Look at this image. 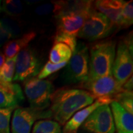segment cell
<instances>
[{"label":"cell","mask_w":133,"mask_h":133,"mask_svg":"<svg viewBox=\"0 0 133 133\" xmlns=\"http://www.w3.org/2000/svg\"><path fill=\"white\" fill-rule=\"evenodd\" d=\"M81 87L90 92L95 98H107L112 101L115 95L121 92L122 85L112 76H104L94 80H87L81 83Z\"/></svg>","instance_id":"9"},{"label":"cell","mask_w":133,"mask_h":133,"mask_svg":"<svg viewBox=\"0 0 133 133\" xmlns=\"http://www.w3.org/2000/svg\"><path fill=\"white\" fill-rule=\"evenodd\" d=\"M5 62V56H4L3 52H2L0 51V69L2 68V66L3 65V64Z\"/></svg>","instance_id":"30"},{"label":"cell","mask_w":133,"mask_h":133,"mask_svg":"<svg viewBox=\"0 0 133 133\" xmlns=\"http://www.w3.org/2000/svg\"><path fill=\"white\" fill-rule=\"evenodd\" d=\"M41 118H51L50 110L38 111L32 108H16L10 133H30L35 121Z\"/></svg>","instance_id":"10"},{"label":"cell","mask_w":133,"mask_h":133,"mask_svg":"<svg viewBox=\"0 0 133 133\" xmlns=\"http://www.w3.org/2000/svg\"><path fill=\"white\" fill-rule=\"evenodd\" d=\"M0 24L12 36L13 38L18 37L21 34V27L16 22L12 19L3 18L0 19Z\"/></svg>","instance_id":"24"},{"label":"cell","mask_w":133,"mask_h":133,"mask_svg":"<svg viewBox=\"0 0 133 133\" xmlns=\"http://www.w3.org/2000/svg\"><path fill=\"white\" fill-rule=\"evenodd\" d=\"M124 2L125 1L123 0H98L94 2L93 6L97 11L104 15L112 24L118 27Z\"/></svg>","instance_id":"15"},{"label":"cell","mask_w":133,"mask_h":133,"mask_svg":"<svg viewBox=\"0 0 133 133\" xmlns=\"http://www.w3.org/2000/svg\"><path fill=\"white\" fill-rule=\"evenodd\" d=\"M35 12L36 14L38 16H44V15H48L50 13L54 12V3H47V4H44V5H40L37 7Z\"/></svg>","instance_id":"27"},{"label":"cell","mask_w":133,"mask_h":133,"mask_svg":"<svg viewBox=\"0 0 133 133\" xmlns=\"http://www.w3.org/2000/svg\"><path fill=\"white\" fill-rule=\"evenodd\" d=\"M133 58L131 52L124 42H121L115 51L112 68V76L121 85L132 76Z\"/></svg>","instance_id":"11"},{"label":"cell","mask_w":133,"mask_h":133,"mask_svg":"<svg viewBox=\"0 0 133 133\" xmlns=\"http://www.w3.org/2000/svg\"><path fill=\"white\" fill-rule=\"evenodd\" d=\"M16 57L7 58L0 69V81L5 83H12L15 73Z\"/></svg>","instance_id":"19"},{"label":"cell","mask_w":133,"mask_h":133,"mask_svg":"<svg viewBox=\"0 0 133 133\" xmlns=\"http://www.w3.org/2000/svg\"><path fill=\"white\" fill-rule=\"evenodd\" d=\"M109 104L116 132L133 133L132 115L124 109L115 101H112Z\"/></svg>","instance_id":"14"},{"label":"cell","mask_w":133,"mask_h":133,"mask_svg":"<svg viewBox=\"0 0 133 133\" xmlns=\"http://www.w3.org/2000/svg\"><path fill=\"white\" fill-rule=\"evenodd\" d=\"M90 52L87 80H94L101 77L111 76L115 56L114 41L105 40L96 43L91 47Z\"/></svg>","instance_id":"3"},{"label":"cell","mask_w":133,"mask_h":133,"mask_svg":"<svg viewBox=\"0 0 133 133\" xmlns=\"http://www.w3.org/2000/svg\"><path fill=\"white\" fill-rule=\"evenodd\" d=\"M95 99V96L85 90L59 89L53 92L50 97L51 118L59 124L64 125L76 112L92 104Z\"/></svg>","instance_id":"1"},{"label":"cell","mask_w":133,"mask_h":133,"mask_svg":"<svg viewBox=\"0 0 133 133\" xmlns=\"http://www.w3.org/2000/svg\"><path fill=\"white\" fill-rule=\"evenodd\" d=\"M121 105L124 109L132 115L133 113V92H121L115 95L112 98Z\"/></svg>","instance_id":"22"},{"label":"cell","mask_w":133,"mask_h":133,"mask_svg":"<svg viewBox=\"0 0 133 133\" xmlns=\"http://www.w3.org/2000/svg\"><path fill=\"white\" fill-rule=\"evenodd\" d=\"M115 28L108 18L93 8L87 17L77 36L88 41H96L108 37Z\"/></svg>","instance_id":"4"},{"label":"cell","mask_w":133,"mask_h":133,"mask_svg":"<svg viewBox=\"0 0 133 133\" xmlns=\"http://www.w3.org/2000/svg\"><path fill=\"white\" fill-rule=\"evenodd\" d=\"M53 92L54 86L49 80L33 77L24 81V93L30 108L33 109L44 111L50 104V97Z\"/></svg>","instance_id":"5"},{"label":"cell","mask_w":133,"mask_h":133,"mask_svg":"<svg viewBox=\"0 0 133 133\" xmlns=\"http://www.w3.org/2000/svg\"><path fill=\"white\" fill-rule=\"evenodd\" d=\"M112 100L107 98H98L92 104L78 110L67 121L63 128V133H77L78 129L84 123L90 115L100 106L104 104L109 105Z\"/></svg>","instance_id":"12"},{"label":"cell","mask_w":133,"mask_h":133,"mask_svg":"<svg viewBox=\"0 0 133 133\" xmlns=\"http://www.w3.org/2000/svg\"><path fill=\"white\" fill-rule=\"evenodd\" d=\"M40 62L31 48H26L16 55L13 81H23L38 75Z\"/></svg>","instance_id":"7"},{"label":"cell","mask_w":133,"mask_h":133,"mask_svg":"<svg viewBox=\"0 0 133 133\" xmlns=\"http://www.w3.org/2000/svg\"><path fill=\"white\" fill-rule=\"evenodd\" d=\"M1 9H2V2L0 1V12H1Z\"/></svg>","instance_id":"31"},{"label":"cell","mask_w":133,"mask_h":133,"mask_svg":"<svg viewBox=\"0 0 133 133\" xmlns=\"http://www.w3.org/2000/svg\"><path fill=\"white\" fill-rule=\"evenodd\" d=\"M72 52L70 48L62 43H54L50 52V62L52 64H61L68 62Z\"/></svg>","instance_id":"17"},{"label":"cell","mask_w":133,"mask_h":133,"mask_svg":"<svg viewBox=\"0 0 133 133\" xmlns=\"http://www.w3.org/2000/svg\"><path fill=\"white\" fill-rule=\"evenodd\" d=\"M11 38H13L12 36L0 24V48L8 42Z\"/></svg>","instance_id":"28"},{"label":"cell","mask_w":133,"mask_h":133,"mask_svg":"<svg viewBox=\"0 0 133 133\" xmlns=\"http://www.w3.org/2000/svg\"><path fill=\"white\" fill-rule=\"evenodd\" d=\"M32 133H61V126L51 120H40L34 124Z\"/></svg>","instance_id":"18"},{"label":"cell","mask_w":133,"mask_h":133,"mask_svg":"<svg viewBox=\"0 0 133 133\" xmlns=\"http://www.w3.org/2000/svg\"><path fill=\"white\" fill-rule=\"evenodd\" d=\"M83 128L92 133H115L114 121L109 105L95 109L83 124Z\"/></svg>","instance_id":"8"},{"label":"cell","mask_w":133,"mask_h":133,"mask_svg":"<svg viewBox=\"0 0 133 133\" xmlns=\"http://www.w3.org/2000/svg\"><path fill=\"white\" fill-rule=\"evenodd\" d=\"M36 36V33L33 31H30L24 34L21 38L9 41L3 48L4 56L8 58H12L16 56V55L21 50L28 48L29 43L33 41Z\"/></svg>","instance_id":"16"},{"label":"cell","mask_w":133,"mask_h":133,"mask_svg":"<svg viewBox=\"0 0 133 133\" xmlns=\"http://www.w3.org/2000/svg\"><path fill=\"white\" fill-rule=\"evenodd\" d=\"M133 23V2L132 1L125 2L121 10L118 26L121 28H128Z\"/></svg>","instance_id":"20"},{"label":"cell","mask_w":133,"mask_h":133,"mask_svg":"<svg viewBox=\"0 0 133 133\" xmlns=\"http://www.w3.org/2000/svg\"><path fill=\"white\" fill-rule=\"evenodd\" d=\"M13 109L0 108V133H10V121Z\"/></svg>","instance_id":"25"},{"label":"cell","mask_w":133,"mask_h":133,"mask_svg":"<svg viewBox=\"0 0 133 133\" xmlns=\"http://www.w3.org/2000/svg\"><path fill=\"white\" fill-rule=\"evenodd\" d=\"M23 10L22 3L18 0H6L2 4L1 11L10 16H18Z\"/></svg>","instance_id":"21"},{"label":"cell","mask_w":133,"mask_h":133,"mask_svg":"<svg viewBox=\"0 0 133 133\" xmlns=\"http://www.w3.org/2000/svg\"><path fill=\"white\" fill-rule=\"evenodd\" d=\"M92 1L65 2L62 9L55 15L57 19L56 34L77 37L87 17L93 8Z\"/></svg>","instance_id":"2"},{"label":"cell","mask_w":133,"mask_h":133,"mask_svg":"<svg viewBox=\"0 0 133 133\" xmlns=\"http://www.w3.org/2000/svg\"><path fill=\"white\" fill-rule=\"evenodd\" d=\"M89 58L88 47L84 43L79 42L66 64V81L81 84L85 82L89 75Z\"/></svg>","instance_id":"6"},{"label":"cell","mask_w":133,"mask_h":133,"mask_svg":"<svg viewBox=\"0 0 133 133\" xmlns=\"http://www.w3.org/2000/svg\"><path fill=\"white\" fill-rule=\"evenodd\" d=\"M67 64V62H64V63H61V64H52L51 62H48V63L43 66V68L41 70V71L38 72L37 75V78L38 79H42L43 80L44 78H48V76L53 74L54 72L58 71L59 70L62 69L63 67L66 66Z\"/></svg>","instance_id":"23"},{"label":"cell","mask_w":133,"mask_h":133,"mask_svg":"<svg viewBox=\"0 0 133 133\" xmlns=\"http://www.w3.org/2000/svg\"><path fill=\"white\" fill-rule=\"evenodd\" d=\"M24 98L23 92L19 84L0 81L1 109H15Z\"/></svg>","instance_id":"13"},{"label":"cell","mask_w":133,"mask_h":133,"mask_svg":"<svg viewBox=\"0 0 133 133\" xmlns=\"http://www.w3.org/2000/svg\"><path fill=\"white\" fill-rule=\"evenodd\" d=\"M132 76H131L129 79H127V80L125 81L124 84H122V87H122L123 91H125V92H132Z\"/></svg>","instance_id":"29"},{"label":"cell","mask_w":133,"mask_h":133,"mask_svg":"<svg viewBox=\"0 0 133 133\" xmlns=\"http://www.w3.org/2000/svg\"><path fill=\"white\" fill-rule=\"evenodd\" d=\"M54 43L64 44L70 48L72 52H73L77 45V40L76 36L65 35V34H56L54 37Z\"/></svg>","instance_id":"26"}]
</instances>
